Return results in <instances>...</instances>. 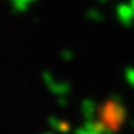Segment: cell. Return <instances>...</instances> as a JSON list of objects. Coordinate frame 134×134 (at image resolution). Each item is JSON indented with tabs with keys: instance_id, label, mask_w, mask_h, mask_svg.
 Instances as JSON below:
<instances>
[{
	"instance_id": "1",
	"label": "cell",
	"mask_w": 134,
	"mask_h": 134,
	"mask_svg": "<svg viewBox=\"0 0 134 134\" xmlns=\"http://www.w3.org/2000/svg\"><path fill=\"white\" fill-rule=\"evenodd\" d=\"M129 78H131V81L134 82V73H129Z\"/></svg>"
},
{
	"instance_id": "2",
	"label": "cell",
	"mask_w": 134,
	"mask_h": 134,
	"mask_svg": "<svg viewBox=\"0 0 134 134\" xmlns=\"http://www.w3.org/2000/svg\"><path fill=\"white\" fill-rule=\"evenodd\" d=\"M132 3H134V0H132Z\"/></svg>"
}]
</instances>
